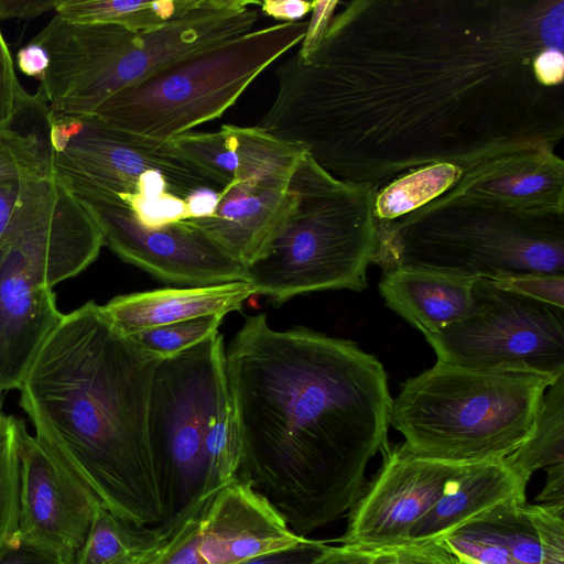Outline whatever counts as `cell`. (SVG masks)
Here are the masks:
<instances>
[{
	"label": "cell",
	"mask_w": 564,
	"mask_h": 564,
	"mask_svg": "<svg viewBox=\"0 0 564 564\" xmlns=\"http://www.w3.org/2000/svg\"><path fill=\"white\" fill-rule=\"evenodd\" d=\"M251 295L254 292L247 281H234L118 295L101 308L120 333L130 336L200 316H226L240 310Z\"/></svg>",
	"instance_id": "18"
},
{
	"label": "cell",
	"mask_w": 564,
	"mask_h": 564,
	"mask_svg": "<svg viewBox=\"0 0 564 564\" xmlns=\"http://www.w3.org/2000/svg\"><path fill=\"white\" fill-rule=\"evenodd\" d=\"M200 534V552L208 564H240L308 540L294 533L265 498L238 479L203 502Z\"/></svg>",
	"instance_id": "15"
},
{
	"label": "cell",
	"mask_w": 564,
	"mask_h": 564,
	"mask_svg": "<svg viewBox=\"0 0 564 564\" xmlns=\"http://www.w3.org/2000/svg\"><path fill=\"white\" fill-rule=\"evenodd\" d=\"M23 423L0 414V547L19 527L20 436Z\"/></svg>",
	"instance_id": "27"
},
{
	"label": "cell",
	"mask_w": 564,
	"mask_h": 564,
	"mask_svg": "<svg viewBox=\"0 0 564 564\" xmlns=\"http://www.w3.org/2000/svg\"><path fill=\"white\" fill-rule=\"evenodd\" d=\"M545 469L546 482L538 500L547 505H564V463Z\"/></svg>",
	"instance_id": "42"
},
{
	"label": "cell",
	"mask_w": 564,
	"mask_h": 564,
	"mask_svg": "<svg viewBox=\"0 0 564 564\" xmlns=\"http://www.w3.org/2000/svg\"><path fill=\"white\" fill-rule=\"evenodd\" d=\"M528 482L503 459L469 464L412 528L408 544H429L508 503H525Z\"/></svg>",
	"instance_id": "17"
},
{
	"label": "cell",
	"mask_w": 564,
	"mask_h": 564,
	"mask_svg": "<svg viewBox=\"0 0 564 564\" xmlns=\"http://www.w3.org/2000/svg\"><path fill=\"white\" fill-rule=\"evenodd\" d=\"M160 360L89 301L62 316L18 388L35 438L104 507L141 525L163 520L148 433Z\"/></svg>",
	"instance_id": "3"
},
{
	"label": "cell",
	"mask_w": 564,
	"mask_h": 564,
	"mask_svg": "<svg viewBox=\"0 0 564 564\" xmlns=\"http://www.w3.org/2000/svg\"><path fill=\"white\" fill-rule=\"evenodd\" d=\"M529 509L542 544L541 564H564V505H529Z\"/></svg>",
	"instance_id": "32"
},
{
	"label": "cell",
	"mask_w": 564,
	"mask_h": 564,
	"mask_svg": "<svg viewBox=\"0 0 564 564\" xmlns=\"http://www.w3.org/2000/svg\"><path fill=\"white\" fill-rule=\"evenodd\" d=\"M289 186L297 195L293 212L265 253L247 267L254 294L280 305L316 291H364L379 247L376 189L334 177L307 152Z\"/></svg>",
	"instance_id": "6"
},
{
	"label": "cell",
	"mask_w": 564,
	"mask_h": 564,
	"mask_svg": "<svg viewBox=\"0 0 564 564\" xmlns=\"http://www.w3.org/2000/svg\"><path fill=\"white\" fill-rule=\"evenodd\" d=\"M225 369L242 447L237 479L301 536L349 511L389 444L392 397L379 359L257 314L225 348Z\"/></svg>",
	"instance_id": "2"
},
{
	"label": "cell",
	"mask_w": 564,
	"mask_h": 564,
	"mask_svg": "<svg viewBox=\"0 0 564 564\" xmlns=\"http://www.w3.org/2000/svg\"><path fill=\"white\" fill-rule=\"evenodd\" d=\"M506 460L527 482L538 469L564 463V375L547 387L530 434Z\"/></svg>",
	"instance_id": "22"
},
{
	"label": "cell",
	"mask_w": 564,
	"mask_h": 564,
	"mask_svg": "<svg viewBox=\"0 0 564 564\" xmlns=\"http://www.w3.org/2000/svg\"><path fill=\"white\" fill-rule=\"evenodd\" d=\"M400 547L368 550L350 545H327L310 564H399Z\"/></svg>",
	"instance_id": "34"
},
{
	"label": "cell",
	"mask_w": 564,
	"mask_h": 564,
	"mask_svg": "<svg viewBox=\"0 0 564 564\" xmlns=\"http://www.w3.org/2000/svg\"><path fill=\"white\" fill-rule=\"evenodd\" d=\"M102 235L53 175L23 181L0 234V393L19 388L61 321L53 286L98 257Z\"/></svg>",
	"instance_id": "4"
},
{
	"label": "cell",
	"mask_w": 564,
	"mask_h": 564,
	"mask_svg": "<svg viewBox=\"0 0 564 564\" xmlns=\"http://www.w3.org/2000/svg\"><path fill=\"white\" fill-rule=\"evenodd\" d=\"M228 397L224 338L218 332L161 359L155 369L148 433L162 495L160 524L165 528L177 529L204 500L207 432Z\"/></svg>",
	"instance_id": "9"
},
{
	"label": "cell",
	"mask_w": 564,
	"mask_h": 564,
	"mask_svg": "<svg viewBox=\"0 0 564 564\" xmlns=\"http://www.w3.org/2000/svg\"><path fill=\"white\" fill-rule=\"evenodd\" d=\"M381 453V468L349 510L346 531L337 540L343 545H406L415 523L469 465L420 456L403 443L388 444Z\"/></svg>",
	"instance_id": "13"
},
{
	"label": "cell",
	"mask_w": 564,
	"mask_h": 564,
	"mask_svg": "<svg viewBox=\"0 0 564 564\" xmlns=\"http://www.w3.org/2000/svg\"><path fill=\"white\" fill-rule=\"evenodd\" d=\"M307 25L264 26L186 56L117 91L91 116L111 128L169 142L220 118L267 67L301 43Z\"/></svg>",
	"instance_id": "8"
},
{
	"label": "cell",
	"mask_w": 564,
	"mask_h": 564,
	"mask_svg": "<svg viewBox=\"0 0 564 564\" xmlns=\"http://www.w3.org/2000/svg\"><path fill=\"white\" fill-rule=\"evenodd\" d=\"M185 207L189 218L212 216L219 202V191L203 188L189 194L185 199ZM186 220V219H185Z\"/></svg>",
	"instance_id": "41"
},
{
	"label": "cell",
	"mask_w": 564,
	"mask_h": 564,
	"mask_svg": "<svg viewBox=\"0 0 564 564\" xmlns=\"http://www.w3.org/2000/svg\"><path fill=\"white\" fill-rule=\"evenodd\" d=\"M20 183L0 186V234L8 225L13 214L19 196Z\"/></svg>",
	"instance_id": "43"
},
{
	"label": "cell",
	"mask_w": 564,
	"mask_h": 564,
	"mask_svg": "<svg viewBox=\"0 0 564 564\" xmlns=\"http://www.w3.org/2000/svg\"><path fill=\"white\" fill-rule=\"evenodd\" d=\"M82 204L96 221L104 245L159 280L186 286L247 280L246 265L185 220L149 227L126 205Z\"/></svg>",
	"instance_id": "12"
},
{
	"label": "cell",
	"mask_w": 564,
	"mask_h": 564,
	"mask_svg": "<svg viewBox=\"0 0 564 564\" xmlns=\"http://www.w3.org/2000/svg\"><path fill=\"white\" fill-rule=\"evenodd\" d=\"M197 0H58L56 14L83 24H110L131 31L160 28L188 11Z\"/></svg>",
	"instance_id": "21"
},
{
	"label": "cell",
	"mask_w": 564,
	"mask_h": 564,
	"mask_svg": "<svg viewBox=\"0 0 564 564\" xmlns=\"http://www.w3.org/2000/svg\"><path fill=\"white\" fill-rule=\"evenodd\" d=\"M260 10L280 23H294L313 10L314 1L265 0L259 1Z\"/></svg>",
	"instance_id": "39"
},
{
	"label": "cell",
	"mask_w": 564,
	"mask_h": 564,
	"mask_svg": "<svg viewBox=\"0 0 564 564\" xmlns=\"http://www.w3.org/2000/svg\"><path fill=\"white\" fill-rule=\"evenodd\" d=\"M453 163H436L400 176L376 195L377 221H392L444 193L460 175Z\"/></svg>",
	"instance_id": "23"
},
{
	"label": "cell",
	"mask_w": 564,
	"mask_h": 564,
	"mask_svg": "<svg viewBox=\"0 0 564 564\" xmlns=\"http://www.w3.org/2000/svg\"><path fill=\"white\" fill-rule=\"evenodd\" d=\"M399 564H462L440 543L406 544L400 547Z\"/></svg>",
	"instance_id": "37"
},
{
	"label": "cell",
	"mask_w": 564,
	"mask_h": 564,
	"mask_svg": "<svg viewBox=\"0 0 564 564\" xmlns=\"http://www.w3.org/2000/svg\"><path fill=\"white\" fill-rule=\"evenodd\" d=\"M379 221L375 261L384 270L416 267L501 281L564 275L563 215L527 216L486 207H419Z\"/></svg>",
	"instance_id": "7"
},
{
	"label": "cell",
	"mask_w": 564,
	"mask_h": 564,
	"mask_svg": "<svg viewBox=\"0 0 564 564\" xmlns=\"http://www.w3.org/2000/svg\"><path fill=\"white\" fill-rule=\"evenodd\" d=\"M0 564H67L48 549L25 538L17 530L0 547Z\"/></svg>",
	"instance_id": "35"
},
{
	"label": "cell",
	"mask_w": 564,
	"mask_h": 564,
	"mask_svg": "<svg viewBox=\"0 0 564 564\" xmlns=\"http://www.w3.org/2000/svg\"><path fill=\"white\" fill-rule=\"evenodd\" d=\"M553 382L532 373L436 361L402 383L389 425L420 456L457 464L503 459L530 434Z\"/></svg>",
	"instance_id": "5"
},
{
	"label": "cell",
	"mask_w": 564,
	"mask_h": 564,
	"mask_svg": "<svg viewBox=\"0 0 564 564\" xmlns=\"http://www.w3.org/2000/svg\"><path fill=\"white\" fill-rule=\"evenodd\" d=\"M206 499L147 564H208L200 552V509Z\"/></svg>",
	"instance_id": "31"
},
{
	"label": "cell",
	"mask_w": 564,
	"mask_h": 564,
	"mask_svg": "<svg viewBox=\"0 0 564 564\" xmlns=\"http://www.w3.org/2000/svg\"><path fill=\"white\" fill-rule=\"evenodd\" d=\"M437 361L489 371L564 375V308L477 279L471 312L426 336Z\"/></svg>",
	"instance_id": "11"
},
{
	"label": "cell",
	"mask_w": 564,
	"mask_h": 564,
	"mask_svg": "<svg viewBox=\"0 0 564 564\" xmlns=\"http://www.w3.org/2000/svg\"><path fill=\"white\" fill-rule=\"evenodd\" d=\"M297 195L278 182L229 184L212 216L186 219L249 267L260 259L293 212Z\"/></svg>",
	"instance_id": "16"
},
{
	"label": "cell",
	"mask_w": 564,
	"mask_h": 564,
	"mask_svg": "<svg viewBox=\"0 0 564 564\" xmlns=\"http://www.w3.org/2000/svg\"><path fill=\"white\" fill-rule=\"evenodd\" d=\"M495 282L524 297L564 308V275L525 274Z\"/></svg>",
	"instance_id": "33"
},
{
	"label": "cell",
	"mask_w": 564,
	"mask_h": 564,
	"mask_svg": "<svg viewBox=\"0 0 564 564\" xmlns=\"http://www.w3.org/2000/svg\"><path fill=\"white\" fill-rule=\"evenodd\" d=\"M99 503L23 425L20 436V534L74 564Z\"/></svg>",
	"instance_id": "14"
},
{
	"label": "cell",
	"mask_w": 564,
	"mask_h": 564,
	"mask_svg": "<svg viewBox=\"0 0 564 564\" xmlns=\"http://www.w3.org/2000/svg\"><path fill=\"white\" fill-rule=\"evenodd\" d=\"M30 109L45 110L35 95H29L19 83L9 46L0 31V129L11 128L15 119Z\"/></svg>",
	"instance_id": "30"
},
{
	"label": "cell",
	"mask_w": 564,
	"mask_h": 564,
	"mask_svg": "<svg viewBox=\"0 0 564 564\" xmlns=\"http://www.w3.org/2000/svg\"><path fill=\"white\" fill-rule=\"evenodd\" d=\"M477 279L416 267L384 270L378 284L386 305L424 337L466 317Z\"/></svg>",
	"instance_id": "19"
},
{
	"label": "cell",
	"mask_w": 564,
	"mask_h": 564,
	"mask_svg": "<svg viewBox=\"0 0 564 564\" xmlns=\"http://www.w3.org/2000/svg\"><path fill=\"white\" fill-rule=\"evenodd\" d=\"M51 175L47 140L36 132L0 129V186Z\"/></svg>",
	"instance_id": "26"
},
{
	"label": "cell",
	"mask_w": 564,
	"mask_h": 564,
	"mask_svg": "<svg viewBox=\"0 0 564 564\" xmlns=\"http://www.w3.org/2000/svg\"><path fill=\"white\" fill-rule=\"evenodd\" d=\"M58 0H0V20L34 19L55 11Z\"/></svg>",
	"instance_id": "40"
},
{
	"label": "cell",
	"mask_w": 564,
	"mask_h": 564,
	"mask_svg": "<svg viewBox=\"0 0 564 564\" xmlns=\"http://www.w3.org/2000/svg\"><path fill=\"white\" fill-rule=\"evenodd\" d=\"M224 317L223 315L200 316L140 332L129 337L144 350L163 359L177 355L218 332Z\"/></svg>",
	"instance_id": "28"
},
{
	"label": "cell",
	"mask_w": 564,
	"mask_h": 564,
	"mask_svg": "<svg viewBox=\"0 0 564 564\" xmlns=\"http://www.w3.org/2000/svg\"><path fill=\"white\" fill-rule=\"evenodd\" d=\"M326 546L325 542L308 539L297 546L264 554L240 564H310Z\"/></svg>",
	"instance_id": "36"
},
{
	"label": "cell",
	"mask_w": 564,
	"mask_h": 564,
	"mask_svg": "<svg viewBox=\"0 0 564 564\" xmlns=\"http://www.w3.org/2000/svg\"><path fill=\"white\" fill-rule=\"evenodd\" d=\"M436 543L462 564H518L497 539L473 521L443 535Z\"/></svg>",
	"instance_id": "29"
},
{
	"label": "cell",
	"mask_w": 564,
	"mask_h": 564,
	"mask_svg": "<svg viewBox=\"0 0 564 564\" xmlns=\"http://www.w3.org/2000/svg\"><path fill=\"white\" fill-rule=\"evenodd\" d=\"M471 521L497 539L518 564L542 563L540 535L527 502L496 507Z\"/></svg>",
	"instance_id": "25"
},
{
	"label": "cell",
	"mask_w": 564,
	"mask_h": 564,
	"mask_svg": "<svg viewBox=\"0 0 564 564\" xmlns=\"http://www.w3.org/2000/svg\"><path fill=\"white\" fill-rule=\"evenodd\" d=\"M52 174L82 203L121 204L132 210L167 194L185 199L221 186L158 142L111 128L95 116L47 112Z\"/></svg>",
	"instance_id": "10"
},
{
	"label": "cell",
	"mask_w": 564,
	"mask_h": 564,
	"mask_svg": "<svg viewBox=\"0 0 564 564\" xmlns=\"http://www.w3.org/2000/svg\"><path fill=\"white\" fill-rule=\"evenodd\" d=\"M206 458L204 499L236 480L241 465V440L230 394L210 422L206 437Z\"/></svg>",
	"instance_id": "24"
},
{
	"label": "cell",
	"mask_w": 564,
	"mask_h": 564,
	"mask_svg": "<svg viewBox=\"0 0 564 564\" xmlns=\"http://www.w3.org/2000/svg\"><path fill=\"white\" fill-rule=\"evenodd\" d=\"M175 531L124 520L99 502L74 564H147Z\"/></svg>",
	"instance_id": "20"
},
{
	"label": "cell",
	"mask_w": 564,
	"mask_h": 564,
	"mask_svg": "<svg viewBox=\"0 0 564 564\" xmlns=\"http://www.w3.org/2000/svg\"><path fill=\"white\" fill-rule=\"evenodd\" d=\"M376 3L388 28L366 1L373 19L361 43L332 17L310 50L278 65L262 129L303 145L334 177L376 189L403 171L528 139L513 128L536 133L513 110L539 107L552 88L534 72L541 52L562 45L543 3Z\"/></svg>",
	"instance_id": "1"
},
{
	"label": "cell",
	"mask_w": 564,
	"mask_h": 564,
	"mask_svg": "<svg viewBox=\"0 0 564 564\" xmlns=\"http://www.w3.org/2000/svg\"><path fill=\"white\" fill-rule=\"evenodd\" d=\"M15 59L22 74L40 82L44 79L48 69L50 57L47 51L41 44L31 41L18 51Z\"/></svg>",
	"instance_id": "38"
}]
</instances>
